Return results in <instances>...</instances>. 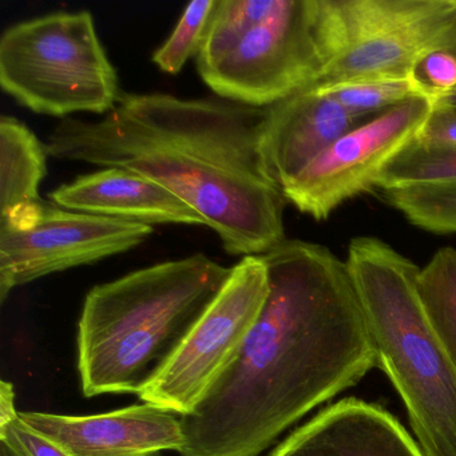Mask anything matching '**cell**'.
<instances>
[{"label": "cell", "mask_w": 456, "mask_h": 456, "mask_svg": "<svg viewBox=\"0 0 456 456\" xmlns=\"http://www.w3.org/2000/svg\"><path fill=\"white\" fill-rule=\"evenodd\" d=\"M362 124L316 87L265 109L261 149L280 191L297 178L336 140Z\"/></svg>", "instance_id": "7c38bea8"}, {"label": "cell", "mask_w": 456, "mask_h": 456, "mask_svg": "<svg viewBox=\"0 0 456 456\" xmlns=\"http://www.w3.org/2000/svg\"><path fill=\"white\" fill-rule=\"evenodd\" d=\"M46 146L15 117H0V217L41 201Z\"/></svg>", "instance_id": "9a60e30c"}, {"label": "cell", "mask_w": 456, "mask_h": 456, "mask_svg": "<svg viewBox=\"0 0 456 456\" xmlns=\"http://www.w3.org/2000/svg\"><path fill=\"white\" fill-rule=\"evenodd\" d=\"M265 109L224 98L121 94L97 121L63 118L47 154L132 170L196 210L224 249L260 256L285 241V199L261 149Z\"/></svg>", "instance_id": "7a4b0ae2"}, {"label": "cell", "mask_w": 456, "mask_h": 456, "mask_svg": "<svg viewBox=\"0 0 456 456\" xmlns=\"http://www.w3.org/2000/svg\"><path fill=\"white\" fill-rule=\"evenodd\" d=\"M268 271L261 256H245L212 305L189 333L164 372L141 400L189 415L237 356L268 296Z\"/></svg>", "instance_id": "9c48e42d"}, {"label": "cell", "mask_w": 456, "mask_h": 456, "mask_svg": "<svg viewBox=\"0 0 456 456\" xmlns=\"http://www.w3.org/2000/svg\"><path fill=\"white\" fill-rule=\"evenodd\" d=\"M456 183V148L428 149L412 142L384 169L378 188L384 191Z\"/></svg>", "instance_id": "d6986e66"}, {"label": "cell", "mask_w": 456, "mask_h": 456, "mask_svg": "<svg viewBox=\"0 0 456 456\" xmlns=\"http://www.w3.org/2000/svg\"><path fill=\"white\" fill-rule=\"evenodd\" d=\"M416 287L427 320L456 368V249L437 250L419 271Z\"/></svg>", "instance_id": "2e32d148"}, {"label": "cell", "mask_w": 456, "mask_h": 456, "mask_svg": "<svg viewBox=\"0 0 456 456\" xmlns=\"http://www.w3.org/2000/svg\"><path fill=\"white\" fill-rule=\"evenodd\" d=\"M20 416L15 408L14 386L9 381H0V428L14 421Z\"/></svg>", "instance_id": "cb8c5ba5"}, {"label": "cell", "mask_w": 456, "mask_h": 456, "mask_svg": "<svg viewBox=\"0 0 456 456\" xmlns=\"http://www.w3.org/2000/svg\"><path fill=\"white\" fill-rule=\"evenodd\" d=\"M415 143L421 148H456V110L444 105H434Z\"/></svg>", "instance_id": "603a6c76"}, {"label": "cell", "mask_w": 456, "mask_h": 456, "mask_svg": "<svg viewBox=\"0 0 456 456\" xmlns=\"http://www.w3.org/2000/svg\"><path fill=\"white\" fill-rule=\"evenodd\" d=\"M260 256L265 304L237 356L181 416L183 456H260L304 415L379 367L346 261L301 240Z\"/></svg>", "instance_id": "6da1fadb"}, {"label": "cell", "mask_w": 456, "mask_h": 456, "mask_svg": "<svg viewBox=\"0 0 456 456\" xmlns=\"http://www.w3.org/2000/svg\"><path fill=\"white\" fill-rule=\"evenodd\" d=\"M432 109V101L418 95L357 125L282 189L285 201L327 220L344 202L378 188L384 169L415 142Z\"/></svg>", "instance_id": "30bf717a"}, {"label": "cell", "mask_w": 456, "mask_h": 456, "mask_svg": "<svg viewBox=\"0 0 456 456\" xmlns=\"http://www.w3.org/2000/svg\"><path fill=\"white\" fill-rule=\"evenodd\" d=\"M20 415L70 456H148L185 444L181 416L149 403L100 415Z\"/></svg>", "instance_id": "8fae6325"}, {"label": "cell", "mask_w": 456, "mask_h": 456, "mask_svg": "<svg viewBox=\"0 0 456 456\" xmlns=\"http://www.w3.org/2000/svg\"><path fill=\"white\" fill-rule=\"evenodd\" d=\"M231 273L196 253L93 288L78 324L85 396H140L172 362Z\"/></svg>", "instance_id": "3957f363"}, {"label": "cell", "mask_w": 456, "mask_h": 456, "mask_svg": "<svg viewBox=\"0 0 456 456\" xmlns=\"http://www.w3.org/2000/svg\"><path fill=\"white\" fill-rule=\"evenodd\" d=\"M420 95L432 103L456 90V52L435 50L419 60L411 73Z\"/></svg>", "instance_id": "44dd1931"}, {"label": "cell", "mask_w": 456, "mask_h": 456, "mask_svg": "<svg viewBox=\"0 0 456 456\" xmlns=\"http://www.w3.org/2000/svg\"><path fill=\"white\" fill-rule=\"evenodd\" d=\"M0 86L34 113L69 118L118 102V74L89 12H58L7 28L0 37Z\"/></svg>", "instance_id": "8992f818"}, {"label": "cell", "mask_w": 456, "mask_h": 456, "mask_svg": "<svg viewBox=\"0 0 456 456\" xmlns=\"http://www.w3.org/2000/svg\"><path fill=\"white\" fill-rule=\"evenodd\" d=\"M50 201L65 209L130 223L207 226L201 216L156 181L121 167H105L58 186Z\"/></svg>", "instance_id": "5bb4252c"}, {"label": "cell", "mask_w": 456, "mask_h": 456, "mask_svg": "<svg viewBox=\"0 0 456 456\" xmlns=\"http://www.w3.org/2000/svg\"><path fill=\"white\" fill-rule=\"evenodd\" d=\"M346 261L379 367L404 402L416 442L426 456H456V368L421 306L420 268L368 236L349 242Z\"/></svg>", "instance_id": "277c9868"}, {"label": "cell", "mask_w": 456, "mask_h": 456, "mask_svg": "<svg viewBox=\"0 0 456 456\" xmlns=\"http://www.w3.org/2000/svg\"><path fill=\"white\" fill-rule=\"evenodd\" d=\"M271 456H426L384 408L346 397L298 427Z\"/></svg>", "instance_id": "4fadbf2b"}, {"label": "cell", "mask_w": 456, "mask_h": 456, "mask_svg": "<svg viewBox=\"0 0 456 456\" xmlns=\"http://www.w3.org/2000/svg\"><path fill=\"white\" fill-rule=\"evenodd\" d=\"M153 226L77 212L44 200L0 217V301L20 285L134 249Z\"/></svg>", "instance_id": "ba28073f"}, {"label": "cell", "mask_w": 456, "mask_h": 456, "mask_svg": "<svg viewBox=\"0 0 456 456\" xmlns=\"http://www.w3.org/2000/svg\"><path fill=\"white\" fill-rule=\"evenodd\" d=\"M364 122L420 95L411 78H368L314 86Z\"/></svg>", "instance_id": "e0dca14e"}, {"label": "cell", "mask_w": 456, "mask_h": 456, "mask_svg": "<svg viewBox=\"0 0 456 456\" xmlns=\"http://www.w3.org/2000/svg\"><path fill=\"white\" fill-rule=\"evenodd\" d=\"M196 63L215 94L242 105L309 89L328 63L324 0H217Z\"/></svg>", "instance_id": "5b68a950"}, {"label": "cell", "mask_w": 456, "mask_h": 456, "mask_svg": "<svg viewBox=\"0 0 456 456\" xmlns=\"http://www.w3.org/2000/svg\"><path fill=\"white\" fill-rule=\"evenodd\" d=\"M324 9L328 63L314 86L410 78L427 53L456 52V0H324Z\"/></svg>", "instance_id": "52a82bcc"}, {"label": "cell", "mask_w": 456, "mask_h": 456, "mask_svg": "<svg viewBox=\"0 0 456 456\" xmlns=\"http://www.w3.org/2000/svg\"><path fill=\"white\" fill-rule=\"evenodd\" d=\"M411 224L431 233H456V183L384 191Z\"/></svg>", "instance_id": "ac0fdd59"}, {"label": "cell", "mask_w": 456, "mask_h": 456, "mask_svg": "<svg viewBox=\"0 0 456 456\" xmlns=\"http://www.w3.org/2000/svg\"><path fill=\"white\" fill-rule=\"evenodd\" d=\"M0 439L10 456H70L49 437L28 426L20 415L0 428Z\"/></svg>", "instance_id": "7402d4cb"}, {"label": "cell", "mask_w": 456, "mask_h": 456, "mask_svg": "<svg viewBox=\"0 0 456 456\" xmlns=\"http://www.w3.org/2000/svg\"><path fill=\"white\" fill-rule=\"evenodd\" d=\"M434 105H444L448 106V108L455 109L456 110V90L451 94H448L447 97L442 98V100L435 102Z\"/></svg>", "instance_id": "d4e9b609"}, {"label": "cell", "mask_w": 456, "mask_h": 456, "mask_svg": "<svg viewBox=\"0 0 456 456\" xmlns=\"http://www.w3.org/2000/svg\"><path fill=\"white\" fill-rule=\"evenodd\" d=\"M217 0H194L181 15L169 38L154 52L153 63L164 73H180L191 58L201 50Z\"/></svg>", "instance_id": "ffe728a7"}]
</instances>
